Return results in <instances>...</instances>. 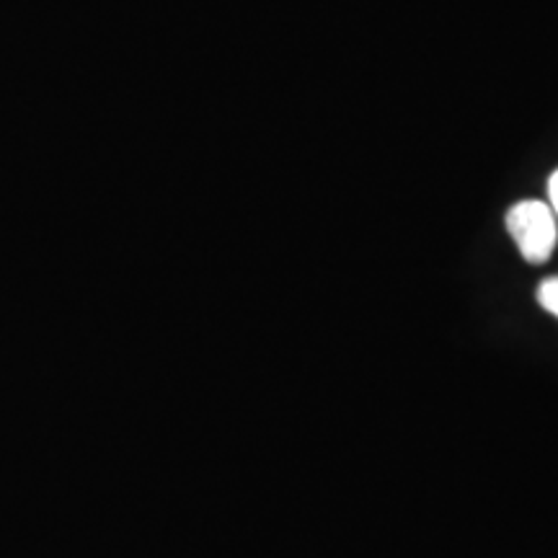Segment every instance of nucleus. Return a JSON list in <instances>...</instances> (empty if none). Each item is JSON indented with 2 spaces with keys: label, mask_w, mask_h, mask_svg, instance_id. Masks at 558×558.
<instances>
[{
  "label": "nucleus",
  "mask_w": 558,
  "mask_h": 558,
  "mask_svg": "<svg viewBox=\"0 0 558 558\" xmlns=\"http://www.w3.org/2000/svg\"><path fill=\"white\" fill-rule=\"evenodd\" d=\"M507 230L525 262L546 264L550 254H554L558 241V226L554 209L546 202H518L507 213Z\"/></svg>",
  "instance_id": "obj_1"
},
{
  "label": "nucleus",
  "mask_w": 558,
  "mask_h": 558,
  "mask_svg": "<svg viewBox=\"0 0 558 558\" xmlns=\"http://www.w3.org/2000/svg\"><path fill=\"white\" fill-rule=\"evenodd\" d=\"M538 303L543 311H548L550 316L558 318V277L543 279L538 288Z\"/></svg>",
  "instance_id": "obj_2"
},
{
  "label": "nucleus",
  "mask_w": 558,
  "mask_h": 558,
  "mask_svg": "<svg viewBox=\"0 0 558 558\" xmlns=\"http://www.w3.org/2000/svg\"><path fill=\"white\" fill-rule=\"evenodd\" d=\"M548 197H550V209H554V215L558 220V171L548 181Z\"/></svg>",
  "instance_id": "obj_3"
}]
</instances>
